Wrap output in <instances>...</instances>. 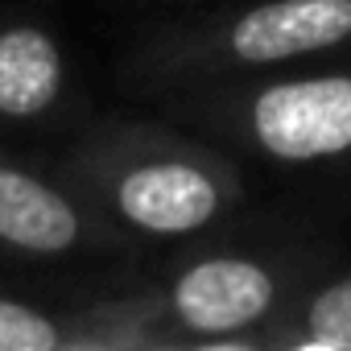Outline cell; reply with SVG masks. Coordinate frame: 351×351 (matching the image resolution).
Returning a JSON list of instances; mask_svg holds the SVG:
<instances>
[{"mask_svg":"<svg viewBox=\"0 0 351 351\" xmlns=\"http://www.w3.org/2000/svg\"><path fill=\"white\" fill-rule=\"evenodd\" d=\"M256 141L281 161H318L351 149V79H298L269 87L252 108Z\"/></svg>","mask_w":351,"mask_h":351,"instance_id":"1","label":"cell"},{"mask_svg":"<svg viewBox=\"0 0 351 351\" xmlns=\"http://www.w3.org/2000/svg\"><path fill=\"white\" fill-rule=\"evenodd\" d=\"M351 38V0H273L244 13L232 29V54L244 62H285L330 50Z\"/></svg>","mask_w":351,"mask_h":351,"instance_id":"2","label":"cell"},{"mask_svg":"<svg viewBox=\"0 0 351 351\" xmlns=\"http://www.w3.org/2000/svg\"><path fill=\"white\" fill-rule=\"evenodd\" d=\"M273 302V277L252 261H203L173 285L178 318L199 335H232L252 326Z\"/></svg>","mask_w":351,"mask_h":351,"instance_id":"3","label":"cell"},{"mask_svg":"<svg viewBox=\"0 0 351 351\" xmlns=\"http://www.w3.org/2000/svg\"><path fill=\"white\" fill-rule=\"evenodd\" d=\"M219 207V191L203 169L182 165V161H153L132 169L120 182V211L161 236H178L203 228Z\"/></svg>","mask_w":351,"mask_h":351,"instance_id":"4","label":"cell"},{"mask_svg":"<svg viewBox=\"0 0 351 351\" xmlns=\"http://www.w3.org/2000/svg\"><path fill=\"white\" fill-rule=\"evenodd\" d=\"M79 236L75 207L46 182L0 165V240L29 252H62Z\"/></svg>","mask_w":351,"mask_h":351,"instance_id":"5","label":"cell"},{"mask_svg":"<svg viewBox=\"0 0 351 351\" xmlns=\"http://www.w3.org/2000/svg\"><path fill=\"white\" fill-rule=\"evenodd\" d=\"M62 87L58 46L29 25L0 34V112L5 116H38L54 104Z\"/></svg>","mask_w":351,"mask_h":351,"instance_id":"6","label":"cell"},{"mask_svg":"<svg viewBox=\"0 0 351 351\" xmlns=\"http://www.w3.org/2000/svg\"><path fill=\"white\" fill-rule=\"evenodd\" d=\"M310 343L330 347V351H351V277L326 285L310 302Z\"/></svg>","mask_w":351,"mask_h":351,"instance_id":"7","label":"cell"},{"mask_svg":"<svg viewBox=\"0 0 351 351\" xmlns=\"http://www.w3.org/2000/svg\"><path fill=\"white\" fill-rule=\"evenodd\" d=\"M58 330L46 314L0 298V351H54Z\"/></svg>","mask_w":351,"mask_h":351,"instance_id":"8","label":"cell"}]
</instances>
